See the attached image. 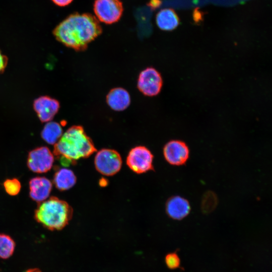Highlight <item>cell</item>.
<instances>
[{"mask_svg":"<svg viewBox=\"0 0 272 272\" xmlns=\"http://www.w3.org/2000/svg\"><path fill=\"white\" fill-rule=\"evenodd\" d=\"M191 207L189 201L185 198L176 195L171 197L166 203V211L169 217L176 220H181L189 214Z\"/></svg>","mask_w":272,"mask_h":272,"instance_id":"12","label":"cell"},{"mask_svg":"<svg viewBox=\"0 0 272 272\" xmlns=\"http://www.w3.org/2000/svg\"><path fill=\"white\" fill-rule=\"evenodd\" d=\"M29 188L30 198L39 203L46 200L49 196L52 184L45 177H36L30 179Z\"/></svg>","mask_w":272,"mask_h":272,"instance_id":"11","label":"cell"},{"mask_svg":"<svg viewBox=\"0 0 272 272\" xmlns=\"http://www.w3.org/2000/svg\"><path fill=\"white\" fill-rule=\"evenodd\" d=\"M8 62L7 56L3 54L0 50V74L3 73L6 69Z\"/></svg>","mask_w":272,"mask_h":272,"instance_id":"21","label":"cell"},{"mask_svg":"<svg viewBox=\"0 0 272 272\" xmlns=\"http://www.w3.org/2000/svg\"><path fill=\"white\" fill-rule=\"evenodd\" d=\"M6 192L9 195L15 196L20 191L21 184L17 178L7 179L3 183Z\"/></svg>","mask_w":272,"mask_h":272,"instance_id":"19","label":"cell"},{"mask_svg":"<svg viewBox=\"0 0 272 272\" xmlns=\"http://www.w3.org/2000/svg\"><path fill=\"white\" fill-rule=\"evenodd\" d=\"M24 272H41L40 269L37 268H33L28 269Z\"/></svg>","mask_w":272,"mask_h":272,"instance_id":"24","label":"cell"},{"mask_svg":"<svg viewBox=\"0 0 272 272\" xmlns=\"http://www.w3.org/2000/svg\"><path fill=\"white\" fill-rule=\"evenodd\" d=\"M53 181L57 189L64 191L70 189L75 185L77 178L72 170L61 168L55 173Z\"/></svg>","mask_w":272,"mask_h":272,"instance_id":"15","label":"cell"},{"mask_svg":"<svg viewBox=\"0 0 272 272\" xmlns=\"http://www.w3.org/2000/svg\"><path fill=\"white\" fill-rule=\"evenodd\" d=\"M164 261L166 265L170 269L174 270L180 267V258L175 251L167 253L165 256Z\"/></svg>","mask_w":272,"mask_h":272,"instance_id":"20","label":"cell"},{"mask_svg":"<svg viewBox=\"0 0 272 272\" xmlns=\"http://www.w3.org/2000/svg\"><path fill=\"white\" fill-rule=\"evenodd\" d=\"M33 108L39 120L42 122H47L51 121L57 113L60 104L54 98L43 96L34 100Z\"/></svg>","mask_w":272,"mask_h":272,"instance_id":"10","label":"cell"},{"mask_svg":"<svg viewBox=\"0 0 272 272\" xmlns=\"http://www.w3.org/2000/svg\"><path fill=\"white\" fill-rule=\"evenodd\" d=\"M163 155L166 161L170 165L181 166L185 164L188 160L189 150L184 142L172 140L164 146Z\"/></svg>","mask_w":272,"mask_h":272,"instance_id":"9","label":"cell"},{"mask_svg":"<svg viewBox=\"0 0 272 272\" xmlns=\"http://www.w3.org/2000/svg\"><path fill=\"white\" fill-rule=\"evenodd\" d=\"M106 102L113 110L121 111L130 104V96L124 88L118 87L110 90L106 96Z\"/></svg>","mask_w":272,"mask_h":272,"instance_id":"13","label":"cell"},{"mask_svg":"<svg viewBox=\"0 0 272 272\" xmlns=\"http://www.w3.org/2000/svg\"><path fill=\"white\" fill-rule=\"evenodd\" d=\"M73 210L65 201L51 196L39 203L34 213L35 220L45 228L60 230L72 218Z\"/></svg>","mask_w":272,"mask_h":272,"instance_id":"3","label":"cell"},{"mask_svg":"<svg viewBox=\"0 0 272 272\" xmlns=\"http://www.w3.org/2000/svg\"><path fill=\"white\" fill-rule=\"evenodd\" d=\"M162 85L163 81L160 74L152 67L143 70L138 79L137 87L146 96L157 95L161 90Z\"/></svg>","mask_w":272,"mask_h":272,"instance_id":"7","label":"cell"},{"mask_svg":"<svg viewBox=\"0 0 272 272\" xmlns=\"http://www.w3.org/2000/svg\"><path fill=\"white\" fill-rule=\"evenodd\" d=\"M94 164L98 172L105 176H112L119 171L122 159L119 153L113 149H102L96 154Z\"/></svg>","mask_w":272,"mask_h":272,"instance_id":"4","label":"cell"},{"mask_svg":"<svg viewBox=\"0 0 272 272\" xmlns=\"http://www.w3.org/2000/svg\"><path fill=\"white\" fill-rule=\"evenodd\" d=\"M73 0H51L56 5L59 7H65L70 5Z\"/></svg>","mask_w":272,"mask_h":272,"instance_id":"22","label":"cell"},{"mask_svg":"<svg viewBox=\"0 0 272 272\" xmlns=\"http://www.w3.org/2000/svg\"><path fill=\"white\" fill-rule=\"evenodd\" d=\"M62 135V128L56 122L49 121L44 126L41 136L42 139L50 145H54Z\"/></svg>","mask_w":272,"mask_h":272,"instance_id":"16","label":"cell"},{"mask_svg":"<svg viewBox=\"0 0 272 272\" xmlns=\"http://www.w3.org/2000/svg\"><path fill=\"white\" fill-rule=\"evenodd\" d=\"M15 242L9 235L0 233V258L7 259L13 254Z\"/></svg>","mask_w":272,"mask_h":272,"instance_id":"17","label":"cell"},{"mask_svg":"<svg viewBox=\"0 0 272 272\" xmlns=\"http://www.w3.org/2000/svg\"><path fill=\"white\" fill-rule=\"evenodd\" d=\"M153 158L152 153L148 148L139 146L129 151L126 162L132 171L142 174L154 170Z\"/></svg>","mask_w":272,"mask_h":272,"instance_id":"6","label":"cell"},{"mask_svg":"<svg viewBox=\"0 0 272 272\" xmlns=\"http://www.w3.org/2000/svg\"><path fill=\"white\" fill-rule=\"evenodd\" d=\"M97 151L91 139L81 125H73L54 145L53 154L62 165H75L82 158H87Z\"/></svg>","mask_w":272,"mask_h":272,"instance_id":"2","label":"cell"},{"mask_svg":"<svg viewBox=\"0 0 272 272\" xmlns=\"http://www.w3.org/2000/svg\"><path fill=\"white\" fill-rule=\"evenodd\" d=\"M161 4V0H150L148 5L152 9H155L159 7Z\"/></svg>","mask_w":272,"mask_h":272,"instance_id":"23","label":"cell"},{"mask_svg":"<svg viewBox=\"0 0 272 272\" xmlns=\"http://www.w3.org/2000/svg\"><path fill=\"white\" fill-rule=\"evenodd\" d=\"M156 22L158 27L164 31H172L180 23L179 18L171 8L161 10L156 15Z\"/></svg>","mask_w":272,"mask_h":272,"instance_id":"14","label":"cell"},{"mask_svg":"<svg viewBox=\"0 0 272 272\" xmlns=\"http://www.w3.org/2000/svg\"><path fill=\"white\" fill-rule=\"evenodd\" d=\"M54 155L47 147H40L28 154L27 164L33 172L43 173L49 171L54 162Z\"/></svg>","mask_w":272,"mask_h":272,"instance_id":"8","label":"cell"},{"mask_svg":"<svg viewBox=\"0 0 272 272\" xmlns=\"http://www.w3.org/2000/svg\"><path fill=\"white\" fill-rule=\"evenodd\" d=\"M102 32V27L98 19L88 13L70 15L52 31L58 41L77 51L86 50L88 44Z\"/></svg>","mask_w":272,"mask_h":272,"instance_id":"1","label":"cell"},{"mask_svg":"<svg viewBox=\"0 0 272 272\" xmlns=\"http://www.w3.org/2000/svg\"><path fill=\"white\" fill-rule=\"evenodd\" d=\"M93 11L98 20L106 24H112L121 18L123 7L120 0H95Z\"/></svg>","mask_w":272,"mask_h":272,"instance_id":"5","label":"cell"},{"mask_svg":"<svg viewBox=\"0 0 272 272\" xmlns=\"http://www.w3.org/2000/svg\"><path fill=\"white\" fill-rule=\"evenodd\" d=\"M217 203L216 194L212 191H208L205 193L202 198L201 210L204 213H209L216 208Z\"/></svg>","mask_w":272,"mask_h":272,"instance_id":"18","label":"cell"}]
</instances>
